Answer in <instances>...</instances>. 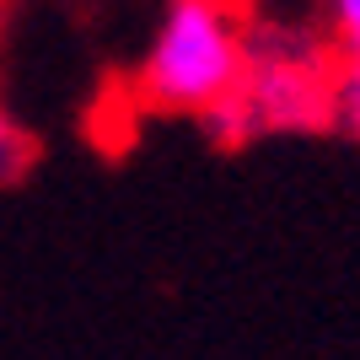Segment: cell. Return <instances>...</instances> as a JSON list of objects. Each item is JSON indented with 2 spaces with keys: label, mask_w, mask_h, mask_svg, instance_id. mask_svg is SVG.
<instances>
[{
  "label": "cell",
  "mask_w": 360,
  "mask_h": 360,
  "mask_svg": "<svg viewBox=\"0 0 360 360\" xmlns=\"http://www.w3.org/2000/svg\"><path fill=\"white\" fill-rule=\"evenodd\" d=\"M333 65H339V49L312 22V11L258 6L242 27L237 97L215 119H205V129L226 146L269 135H328Z\"/></svg>",
  "instance_id": "obj_1"
},
{
  "label": "cell",
  "mask_w": 360,
  "mask_h": 360,
  "mask_svg": "<svg viewBox=\"0 0 360 360\" xmlns=\"http://www.w3.org/2000/svg\"><path fill=\"white\" fill-rule=\"evenodd\" d=\"M242 27L248 11L221 0H167L162 22L150 32L135 65L129 97L150 113L178 119H215L242 81Z\"/></svg>",
  "instance_id": "obj_2"
},
{
  "label": "cell",
  "mask_w": 360,
  "mask_h": 360,
  "mask_svg": "<svg viewBox=\"0 0 360 360\" xmlns=\"http://www.w3.org/2000/svg\"><path fill=\"white\" fill-rule=\"evenodd\" d=\"M333 135H345L360 146V49H339V65H333Z\"/></svg>",
  "instance_id": "obj_3"
},
{
  "label": "cell",
  "mask_w": 360,
  "mask_h": 360,
  "mask_svg": "<svg viewBox=\"0 0 360 360\" xmlns=\"http://www.w3.org/2000/svg\"><path fill=\"white\" fill-rule=\"evenodd\" d=\"M32 162H38V140H32V129L0 103V188L22 183L32 172Z\"/></svg>",
  "instance_id": "obj_4"
},
{
  "label": "cell",
  "mask_w": 360,
  "mask_h": 360,
  "mask_svg": "<svg viewBox=\"0 0 360 360\" xmlns=\"http://www.w3.org/2000/svg\"><path fill=\"white\" fill-rule=\"evenodd\" d=\"M312 22L333 49H360V0H312Z\"/></svg>",
  "instance_id": "obj_5"
},
{
  "label": "cell",
  "mask_w": 360,
  "mask_h": 360,
  "mask_svg": "<svg viewBox=\"0 0 360 360\" xmlns=\"http://www.w3.org/2000/svg\"><path fill=\"white\" fill-rule=\"evenodd\" d=\"M221 6H237V11H253V0H221Z\"/></svg>",
  "instance_id": "obj_6"
}]
</instances>
